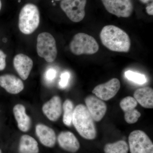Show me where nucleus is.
I'll return each mask as SVG.
<instances>
[{
	"mask_svg": "<svg viewBox=\"0 0 153 153\" xmlns=\"http://www.w3.org/2000/svg\"><path fill=\"white\" fill-rule=\"evenodd\" d=\"M102 43L113 52H128L131 48L130 38L127 33L114 25L105 26L100 33Z\"/></svg>",
	"mask_w": 153,
	"mask_h": 153,
	"instance_id": "1",
	"label": "nucleus"
},
{
	"mask_svg": "<svg viewBox=\"0 0 153 153\" xmlns=\"http://www.w3.org/2000/svg\"><path fill=\"white\" fill-rule=\"evenodd\" d=\"M72 123L83 138L93 140L96 137L97 132L94 120L84 105H78L74 108Z\"/></svg>",
	"mask_w": 153,
	"mask_h": 153,
	"instance_id": "2",
	"label": "nucleus"
},
{
	"mask_svg": "<svg viewBox=\"0 0 153 153\" xmlns=\"http://www.w3.org/2000/svg\"><path fill=\"white\" fill-rule=\"evenodd\" d=\"M40 23V13L38 7L27 4L22 8L19 16V27L22 33L30 35L36 31Z\"/></svg>",
	"mask_w": 153,
	"mask_h": 153,
	"instance_id": "3",
	"label": "nucleus"
},
{
	"mask_svg": "<svg viewBox=\"0 0 153 153\" xmlns=\"http://www.w3.org/2000/svg\"><path fill=\"white\" fill-rule=\"evenodd\" d=\"M69 49L74 55H93L98 52L99 46L92 36L79 33L73 37L69 44Z\"/></svg>",
	"mask_w": 153,
	"mask_h": 153,
	"instance_id": "4",
	"label": "nucleus"
},
{
	"mask_svg": "<svg viewBox=\"0 0 153 153\" xmlns=\"http://www.w3.org/2000/svg\"><path fill=\"white\" fill-rule=\"evenodd\" d=\"M37 52L40 57L48 63L55 61L57 50L55 38L49 33H40L37 37Z\"/></svg>",
	"mask_w": 153,
	"mask_h": 153,
	"instance_id": "5",
	"label": "nucleus"
},
{
	"mask_svg": "<svg viewBox=\"0 0 153 153\" xmlns=\"http://www.w3.org/2000/svg\"><path fill=\"white\" fill-rule=\"evenodd\" d=\"M129 151L130 153H153V143L145 132L134 131L128 137Z\"/></svg>",
	"mask_w": 153,
	"mask_h": 153,
	"instance_id": "6",
	"label": "nucleus"
},
{
	"mask_svg": "<svg viewBox=\"0 0 153 153\" xmlns=\"http://www.w3.org/2000/svg\"><path fill=\"white\" fill-rule=\"evenodd\" d=\"M87 0H62L60 7L68 19L77 23L82 21L85 16V7Z\"/></svg>",
	"mask_w": 153,
	"mask_h": 153,
	"instance_id": "7",
	"label": "nucleus"
},
{
	"mask_svg": "<svg viewBox=\"0 0 153 153\" xmlns=\"http://www.w3.org/2000/svg\"><path fill=\"white\" fill-rule=\"evenodd\" d=\"M105 8L110 13L119 18H128L134 7L132 0H101Z\"/></svg>",
	"mask_w": 153,
	"mask_h": 153,
	"instance_id": "8",
	"label": "nucleus"
},
{
	"mask_svg": "<svg viewBox=\"0 0 153 153\" xmlns=\"http://www.w3.org/2000/svg\"><path fill=\"white\" fill-rule=\"evenodd\" d=\"M120 88V81L117 78H114L105 83L97 85L92 93L101 100L107 101L114 97Z\"/></svg>",
	"mask_w": 153,
	"mask_h": 153,
	"instance_id": "9",
	"label": "nucleus"
},
{
	"mask_svg": "<svg viewBox=\"0 0 153 153\" xmlns=\"http://www.w3.org/2000/svg\"><path fill=\"white\" fill-rule=\"evenodd\" d=\"M85 103L88 110L94 120L99 122L106 114L107 105L105 102L95 96H88L85 99Z\"/></svg>",
	"mask_w": 153,
	"mask_h": 153,
	"instance_id": "10",
	"label": "nucleus"
},
{
	"mask_svg": "<svg viewBox=\"0 0 153 153\" xmlns=\"http://www.w3.org/2000/svg\"><path fill=\"white\" fill-rule=\"evenodd\" d=\"M137 102L134 97L128 96L120 102V107L124 112V118L128 124L136 123L141 116V113L135 109Z\"/></svg>",
	"mask_w": 153,
	"mask_h": 153,
	"instance_id": "11",
	"label": "nucleus"
},
{
	"mask_svg": "<svg viewBox=\"0 0 153 153\" xmlns=\"http://www.w3.org/2000/svg\"><path fill=\"white\" fill-rule=\"evenodd\" d=\"M62 108L61 99L58 96H55L44 103L42 111L48 119L55 122L58 120L62 114Z\"/></svg>",
	"mask_w": 153,
	"mask_h": 153,
	"instance_id": "12",
	"label": "nucleus"
},
{
	"mask_svg": "<svg viewBox=\"0 0 153 153\" xmlns=\"http://www.w3.org/2000/svg\"><path fill=\"white\" fill-rule=\"evenodd\" d=\"M13 65L18 74L23 80H26L30 75L33 65L32 59L27 55L19 54L14 57Z\"/></svg>",
	"mask_w": 153,
	"mask_h": 153,
	"instance_id": "13",
	"label": "nucleus"
},
{
	"mask_svg": "<svg viewBox=\"0 0 153 153\" xmlns=\"http://www.w3.org/2000/svg\"><path fill=\"white\" fill-rule=\"evenodd\" d=\"M57 142L61 149L68 152L76 153L80 148L79 141L74 134L70 131L60 132L57 137Z\"/></svg>",
	"mask_w": 153,
	"mask_h": 153,
	"instance_id": "14",
	"label": "nucleus"
},
{
	"mask_svg": "<svg viewBox=\"0 0 153 153\" xmlns=\"http://www.w3.org/2000/svg\"><path fill=\"white\" fill-rule=\"evenodd\" d=\"M0 86L11 94H18L24 89V83L20 78L13 74L0 76Z\"/></svg>",
	"mask_w": 153,
	"mask_h": 153,
	"instance_id": "15",
	"label": "nucleus"
},
{
	"mask_svg": "<svg viewBox=\"0 0 153 153\" xmlns=\"http://www.w3.org/2000/svg\"><path fill=\"white\" fill-rule=\"evenodd\" d=\"M36 134L40 142L44 146L53 148L56 142V136L53 129L43 124L36 126Z\"/></svg>",
	"mask_w": 153,
	"mask_h": 153,
	"instance_id": "16",
	"label": "nucleus"
},
{
	"mask_svg": "<svg viewBox=\"0 0 153 153\" xmlns=\"http://www.w3.org/2000/svg\"><path fill=\"white\" fill-rule=\"evenodd\" d=\"M13 114L19 129L24 132L29 131L32 122L26 113L25 107L22 104L16 105L13 108Z\"/></svg>",
	"mask_w": 153,
	"mask_h": 153,
	"instance_id": "17",
	"label": "nucleus"
},
{
	"mask_svg": "<svg viewBox=\"0 0 153 153\" xmlns=\"http://www.w3.org/2000/svg\"><path fill=\"white\" fill-rule=\"evenodd\" d=\"M134 98L143 107L153 108V90L152 88L145 87L138 88L135 91Z\"/></svg>",
	"mask_w": 153,
	"mask_h": 153,
	"instance_id": "18",
	"label": "nucleus"
},
{
	"mask_svg": "<svg viewBox=\"0 0 153 153\" xmlns=\"http://www.w3.org/2000/svg\"><path fill=\"white\" fill-rule=\"evenodd\" d=\"M19 150V153H39L38 143L33 137L23 135L20 138Z\"/></svg>",
	"mask_w": 153,
	"mask_h": 153,
	"instance_id": "19",
	"label": "nucleus"
},
{
	"mask_svg": "<svg viewBox=\"0 0 153 153\" xmlns=\"http://www.w3.org/2000/svg\"><path fill=\"white\" fill-rule=\"evenodd\" d=\"M128 144L123 140L107 143L104 148L105 153H128Z\"/></svg>",
	"mask_w": 153,
	"mask_h": 153,
	"instance_id": "20",
	"label": "nucleus"
},
{
	"mask_svg": "<svg viewBox=\"0 0 153 153\" xmlns=\"http://www.w3.org/2000/svg\"><path fill=\"white\" fill-rule=\"evenodd\" d=\"M64 113L63 116V122L65 125L70 126L72 124V117L74 111V105L73 102L67 99L64 101L63 105Z\"/></svg>",
	"mask_w": 153,
	"mask_h": 153,
	"instance_id": "21",
	"label": "nucleus"
},
{
	"mask_svg": "<svg viewBox=\"0 0 153 153\" xmlns=\"http://www.w3.org/2000/svg\"><path fill=\"white\" fill-rule=\"evenodd\" d=\"M126 78L130 81L137 84L142 85L147 82V79L144 74L134 72L131 71H126L125 72Z\"/></svg>",
	"mask_w": 153,
	"mask_h": 153,
	"instance_id": "22",
	"label": "nucleus"
},
{
	"mask_svg": "<svg viewBox=\"0 0 153 153\" xmlns=\"http://www.w3.org/2000/svg\"><path fill=\"white\" fill-rule=\"evenodd\" d=\"M70 76V72L68 71H64L61 74L59 82V86L60 88L64 89L68 86Z\"/></svg>",
	"mask_w": 153,
	"mask_h": 153,
	"instance_id": "23",
	"label": "nucleus"
},
{
	"mask_svg": "<svg viewBox=\"0 0 153 153\" xmlns=\"http://www.w3.org/2000/svg\"><path fill=\"white\" fill-rule=\"evenodd\" d=\"M57 71L53 68H48L45 73V78L47 82H52L56 77Z\"/></svg>",
	"mask_w": 153,
	"mask_h": 153,
	"instance_id": "24",
	"label": "nucleus"
},
{
	"mask_svg": "<svg viewBox=\"0 0 153 153\" xmlns=\"http://www.w3.org/2000/svg\"><path fill=\"white\" fill-rule=\"evenodd\" d=\"M6 57L7 55L2 50H0V71H2L5 68Z\"/></svg>",
	"mask_w": 153,
	"mask_h": 153,
	"instance_id": "25",
	"label": "nucleus"
},
{
	"mask_svg": "<svg viewBox=\"0 0 153 153\" xmlns=\"http://www.w3.org/2000/svg\"><path fill=\"white\" fill-rule=\"evenodd\" d=\"M146 10L147 13L150 16L153 15V4L152 3L150 4L149 5L146 7Z\"/></svg>",
	"mask_w": 153,
	"mask_h": 153,
	"instance_id": "26",
	"label": "nucleus"
},
{
	"mask_svg": "<svg viewBox=\"0 0 153 153\" xmlns=\"http://www.w3.org/2000/svg\"><path fill=\"white\" fill-rule=\"evenodd\" d=\"M141 2L144 4H146L150 1H153V0H140Z\"/></svg>",
	"mask_w": 153,
	"mask_h": 153,
	"instance_id": "27",
	"label": "nucleus"
},
{
	"mask_svg": "<svg viewBox=\"0 0 153 153\" xmlns=\"http://www.w3.org/2000/svg\"><path fill=\"white\" fill-rule=\"evenodd\" d=\"M3 42H6L7 41V39H6V38H4L3 40Z\"/></svg>",
	"mask_w": 153,
	"mask_h": 153,
	"instance_id": "28",
	"label": "nucleus"
},
{
	"mask_svg": "<svg viewBox=\"0 0 153 153\" xmlns=\"http://www.w3.org/2000/svg\"><path fill=\"white\" fill-rule=\"evenodd\" d=\"M1 0H0V11H1Z\"/></svg>",
	"mask_w": 153,
	"mask_h": 153,
	"instance_id": "29",
	"label": "nucleus"
},
{
	"mask_svg": "<svg viewBox=\"0 0 153 153\" xmlns=\"http://www.w3.org/2000/svg\"><path fill=\"white\" fill-rule=\"evenodd\" d=\"M0 153H2V151L1 150V149H0Z\"/></svg>",
	"mask_w": 153,
	"mask_h": 153,
	"instance_id": "30",
	"label": "nucleus"
},
{
	"mask_svg": "<svg viewBox=\"0 0 153 153\" xmlns=\"http://www.w3.org/2000/svg\"><path fill=\"white\" fill-rule=\"evenodd\" d=\"M55 1H60V0H55Z\"/></svg>",
	"mask_w": 153,
	"mask_h": 153,
	"instance_id": "31",
	"label": "nucleus"
}]
</instances>
